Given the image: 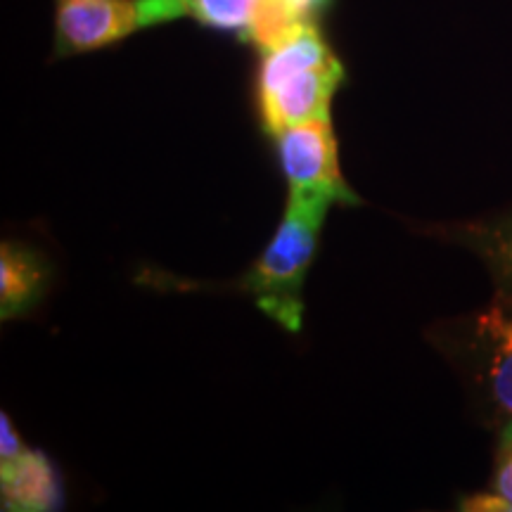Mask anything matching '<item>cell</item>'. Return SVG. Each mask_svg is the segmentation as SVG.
Instances as JSON below:
<instances>
[{"mask_svg": "<svg viewBox=\"0 0 512 512\" xmlns=\"http://www.w3.org/2000/svg\"><path fill=\"white\" fill-rule=\"evenodd\" d=\"M342 81V62L325 43L318 24H306L261 53L256 81L261 126L275 136L287 126L330 117V102Z\"/></svg>", "mask_w": 512, "mask_h": 512, "instance_id": "1", "label": "cell"}, {"mask_svg": "<svg viewBox=\"0 0 512 512\" xmlns=\"http://www.w3.org/2000/svg\"><path fill=\"white\" fill-rule=\"evenodd\" d=\"M330 204L323 197L290 195L278 233L240 280L256 306L287 332L302 328L304 280Z\"/></svg>", "mask_w": 512, "mask_h": 512, "instance_id": "2", "label": "cell"}, {"mask_svg": "<svg viewBox=\"0 0 512 512\" xmlns=\"http://www.w3.org/2000/svg\"><path fill=\"white\" fill-rule=\"evenodd\" d=\"M55 57L107 48L190 15V0H55Z\"/></svg>", "mask_w": 512, "mask_h": 512, "instance_id": "3", "label": "cell"}, {"mask_svg": "<svg viewBox=\"0 0 512 512\" xmlns=\"http://www.w3.org/2000/svg\"><path fill=\"white\" fill-rule=\"evenodd\" d=\"M273 138L283 174L290 183V195L323 197L332 204L361 202L339 171L337 140L330 117L287 126Z\"/></svg>", "mask_w": 512, "mask_h": 512, "instance_id": "4", "label": "cell"}, {"mask_svg": "<svg viewBox=\"0 0 512 512\" xmlns=\"http://www.w3.org/2000/svg\"><path fill=\"white\" fill-rule=\"evenodd\" d=\"M486 389L505 420H512V292H498L475 320Z\"/></svg>", "mask_w": 512, "mask_h": 512, "instance_id": "5", "label": "cell"}, {"mask_svg": "<svg viewBox=\"0 0 512 512\" xmlns=\"http://www.w3.org/2000/svg\"><path fill=\"white\" fill-rule=\"evenodd\" d=\"M3 510L48 512L62 505V486L55 467L41 451H24L15 463L0 467Z\"/></svg>", "mask_w": 512, "mask_h": 512, "instance_id": "6", "label": "cell"}, {"mask_svg": "<svg viewBox=\"0 0 512 512\" xmlns=\"http://www.w3.org/2000/svg\"><path fill=\"white\" fill-rule=\"evenodd\" d=\"M50 268L36 249L19 242L0 247V318L27 316L48 290Z\"/></svg>", "mask_w": 512, "mask_h": 512, "instance_id": "7", "label": "cell"}, {"mask_svg": "<svg viewBox=\"0 0 512 512\" xmlns=\"http://www.w3.org/2000/svg\"><path fill=\"white\" fill-rule=\"evenodd\" d=\"M330 3L332 0H264L245 41L264 53L306 24H318V17L330 8Z\"/></svg>", "mask_w": 512, "mask_h": 512, "instance_id": "8", "label": "cell"}, {"mask_svg": "<svg viewBox=\"0 0 512 512\" xmlns=\"http://www.w3.org/2000/svg\"><path fill=\"white\" fill-rule=\"evenodd\" d=\"M451 240L463 242L482 256L498 287L503 292H512V214L494 221L467 223L453 230Z\"/></svg>", "mask_w": 512, "mask_h": 512, "instance_id": "9", "label": "cell"}, {"mask_svg": "<svg viewBox=\"0 0 512 512\" xmlns=\"http://www.w3.org/2000/svg\"><path fill=\"white\" fill-rule=\"evenodd\" d=\"M460 508L477 512H512V420H505L501 439H498L491 491L465 498Z\"/></svg>", "mask_w": 512, "mask_h": 512, "instance_id": "10", "label": "cell"}, {"mask_svg": "<svg viewBox=\"0 0 512 512\" xmlns=\"http://www.w3.org/2000/svg\"><path fill=\"white\" fill-rule=\"evenodd\" d=\"M264 0H190V17L204 27L235 31L245 38Z\"/></svg>", "mask_w": 512, "mask_h": 512, "instance_id": "11", "label": "cell"}, {"mask_svg": "<svg viewBox=\"0 0 512 512\" xmlns=\"http://www.w3.org/2000/svg\"><path fill=\"white\" fill-rule=\"evenodd\" d=\"M27 451L22 439L17 437L15 425L8 418V413H0V467L15 463V460Z\"/></svg>", "mask_w": 512, "mask_h": 512, "instance_id": "12", "label": "cell"}]
</instances>
